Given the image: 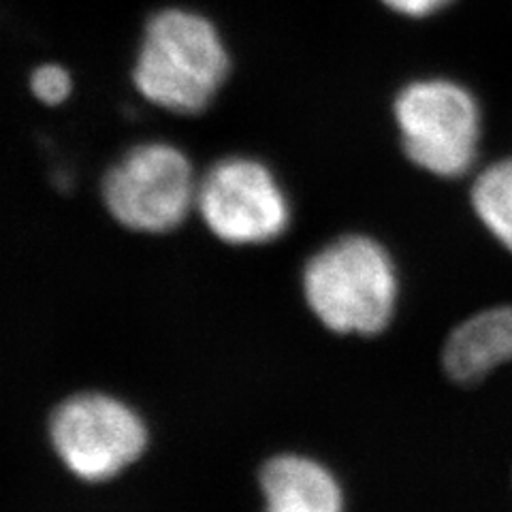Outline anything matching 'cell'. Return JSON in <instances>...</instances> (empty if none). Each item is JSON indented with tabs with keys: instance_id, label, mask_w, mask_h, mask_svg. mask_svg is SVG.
<instances>
[{
	"instance_id": "6da1fadb",
	"label": "cell",
	"mask_w": 512,
	"mask_h": 512,
	"mask_svg": "<svg viewBox=\"0 0 512 512\" xmlns=\"http://www.w3.org/2000/svg\"><path fill=\"white\" fill-rule=\"evenodd\" d=\"M229 54L216 26L188 9L152 15L135 62L141 96L173 114H199L229 75Z\"/></svg>"
},
{
	"instance_id": "7a4b0ae2",
	"label": "cell",
	"mask_w": 512,
	"mask_h": 512,
	"mask_svg": "<svg viewBox=\"0 0 512 512\" xmlns=\"http://www.w3.org/2000/svg\"><path fill=\"white\" fill-rule=\"evenodd\" d=\"M397 271L376 239L346 235L318 250L303 269L310 310L335 333L376 335L397 306Z\"/></svg>"
},
{
	"instance_id": "3957f363",
	"label": "cell",
	"mask_w": 512,
	"mask_h": 512,
	"mask_svg": "<svg viewBox=\"0 0 512 512\" xmlns=\"http://www.w3.org/2000/svg\"><path fill=\"white\" fill-rule=\"evenodd\" d=\"M395 124L404 154L438 178H461L478 156L483 116L476 96L453 79L425 77L397 94Z\"/></svg>"
},
{
	"instance_id": "277c9868",
	"label": "cell",
	"mask_w": 512,
	"mask_h": 512,
	"mask_svg": "<svg viewBox=\"0 0 512 512\" xmlns=\"http://www.w3.org/2000/svg\"><path fill=\"white\" fill-rule=\"evenodd\" d=\"M199 180L182 150L169 143H143L109 169L103 199L122 227L167 233L197 207Z\"/></svg>"
},
{
	"instance_id": "5b68a950",
	"label": "cell",
	"mask_w": 512,
	"mask_h": 512,
	"mask_svg": "<svg viewBox=\"0 0 512 512\" xmlns=\"http://www.w3.org/2000/svg\"><path fill=\"white\" fill-rule=\"evenodd\" d=\"M50 436L64 468L88 483L118 476L148 446L141 416L105 393H79L62 402L52 414Z\"/></svg>"
},
{
	"instance_id": "8992f818",
	"label": "cell",
	"mask_w": 512,
	"mask_h": 512,
	"mask_svg": "<svg viewBox=\"0 0 512 512\" xmlns=\"http://www.w3.org/2000/svg\"><path fill=\"white\" fill-rule=\"evenodd\" d=\"M197 210L220 242L256 246L278 239L291 222L282 186L252 158H224L199 180Z\"/></svg>"
},
{
	"instance_id": "52a82bcc",
	"label": "cell",
	"mask_w": 512,
	"mask_h": 512,
	"mask_svg": "<svg viewBox=\"0 0 512 512\" xmlns=\"http://www.w3.org/2000/svg\"><path fill=\"white\" fill-rule=\"evenodd\" d=\"M261 489L265 512H344L338 478L310 457L269 459L261 472Z\"/></svg>"
},
{
	"instance_id": "ba28073f",
	"label": "cell",
	"mask_w": 512,
	"mask_h": 512,
	"mask_svg": "<svg viewBox=\"0 0 512 512\" xmlns=\"http://www.w3.org/2000/svg\"><path fill=\"white\" fill-rule=\"evenodd\" d=\"M512 361V306L485 310L461 323L446 342L444 367L459 382H478Z\"/></svg>"
},
{
	"instance_id": "9c48e42d",
	"label": "cell",
	"mask_w": 512,
	"mask_h": 512,
	"mask_svg": "<svg viewBox=\"0 0 512 512\" xmlns=\"http://www.w3.org/2000/svg\"><path fill=\"white\" fill-rule=\"evenodd\" d=\"M470 199L485 229L512 252V156L480 171Z\"/></svg>"
},
{
	"instance_id": "30bf717a",
	"label": "cell",
	"mask_w": 512,
	"mask_h": 512,
	"mask_svg": "<svg viewBox=\"0 0 512 512\" xmlns=\"http://www.w3.org/2000/svg\"><path fill=\"white\" fill-rule=\"evenodd\" d=\"M71 75L60 64H43L30 77V90L45 105H60L71 94Z\"/></svg>"
},
{
	"instance_id": "8fae6325",
	"label": "cell",
	"mask_w": 512,
	"mask_h": 512,
	"mask_svg": "<svg viewBox=\"0 0 512 512\" xmlns=\"http://www.w3.org/2000/svg\"><path fill=\"white\" fill-rule=\"evenodd\" d=\"M382 3L404 18H429L451 5L453 0H382Z\"/></svg>"
}]
</instances>
